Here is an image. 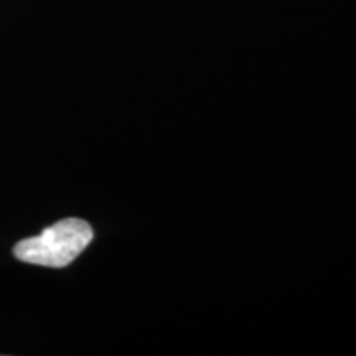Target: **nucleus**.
<instances>
[{
    "label": "nucleus",
    "instance_id": "f257e3e1",
    "mask_svg": "<svg viewBox=\"0 0 356 356\" xmlns=\"http://www.w3.org/2000/svg\"><path fill=\"white\" fill-rule=\"evenodd\" d=\"M95 238L89 222L79 218H66L48 226L38 236L22 239L13 248V256L22 262L44 267L70 266Z\"/></svg>",
    "mask_w": 356,
    "mask_h": 356
}]
</instances>
